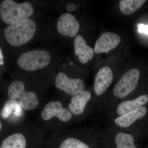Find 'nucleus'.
Returning <instances> with one entry per match:
<instances>
[{"instance_id": "2eb2a0df", "label": "nucleus", "mask_w": 148, "mask_h": 148, "mask_svg": "<svg viewBox=\"0 0 148 148\" xmlns=\"http://www.w3.org/2000/svg\"><path fill=\"white\" fill-rule=\"evenodd\" d=\"M148 103V95L144 94L136 99L122 102L118 106L116 112L119 116L123 115L135 110Z\"/></svg>"}, {"instance_id": "f8f14e48", "label": "nucleus", "mask_w": 148, "mask_h": 148, "mask_svg": "<svg viewBox=\"0 0 148 148\" xmlns=\"http://www.w3.org/2000/svg\"><path fill=\"white\" fill-rule=\"evenodd\" d=\"M91 97V94L89 91L84 90L80 91L72 96L71 103L69 104V110L76 115L82 114Z\"/></svg>"}, {"instance_id": "20e7f679", "label": "nucleus", "mask_w": 148, "mask_h": 148, "mask_svg": "<svg viewBox=\"0 0 148 148\" xmlns=\"http://www.w3.org/2000/svg\"><path fill=\"white\" fill-rule=\"evenodd\" d=\"M51 60L50 54L45 50H34L22 53L18 57V66L27 71H34L47 67Z\"/></svg>"}, {"instance_id": "7ed1b4c3", "label": "nucleus", "mask_w": 148, "mask_h": 148, "mask_svg": "<svg viewBox=\"0 0 148 148\" xmlns=\"http://www.w3.org/2000/svg\"><path fill=\"white\" fill-rule=\"evenodd\" d=\"M8 94L12 100L18 99L20 107L24 110H33L39 104L36 93L33 91H26L24 83L21 81H15L11 84Z\"/></svg>"}, {"instance_id": "a211bd4d", "label": "nucleus", "mask_w": 148, "mask_h": 148, "mask_svg": "<svg viewBox=\"0 0 148 148\" xmlns=\"http://www.w3.org/2000/svg\"><path fill=\"white\" fill-rule=\"evenodd\" d=\"M115 142L116 148H138L132 135L127 133H119L116 136Z\"/></svg>"}, {"instance_id": "39448f33", "label": "nucleus", "mask_w": 148, "mask_h": 148, "mask_svg": "<svg viewBox=\"0 0 148 148\" xmlns=\"http://www.w3.org/2000/svg\"><path fill=\"white\" fill-rule=\"evenodd\" d=\"M140 73L136 69L127 71L117 83L113 89L115 97L123 98L135 90L139 82Z\"/></svg>"}, {"instance_id": "6ab92c4d", "label": "nucleus", "mask_w": 148, "mask_h": 148, "mask_svg": "<svg viewBox=\"0 0 148 148\" xmlns=\"http://www.w3.org/2000/svg\"><path fill=\"white\" fill-rule=\"evenodd\" d=\"M16 106L14 104H8L6 105L5 107L3 110L2 115L4 118L8 117L9 115L11 113L12 111L14 109H15Z\"/></svg>"}, {"instance_id": "0eeeda50", "label": "nucleus", "mask_w": 148, "mask_h": 148, "mask_svg": "<svg viewBox=\"0 0 148 148\" xmlns=\"http://www.w3.org/2000/svg\"><path fill=\"white\" fill-rule=\"evenodd\" d=\"M42 119L49 121L56 117L61 121L66 122L71 119L73 114L69 109L63 108L59 101H51L46 105L41 113Z\"/></svg>"}, {"instance_id": "ddd939ff", "label": "nucleus", "mask_w": 148, "mask_h": 148, "mask_svg": "<svg viewBox=\"0 0 148 148\" xmlns=\"http://www.w3.org/2000/svg\"><path fill=\"white\" fill-rule=\"evenodd\" d=\"M74 49L75 53L79 56V61L82 64H86L93 58L94 50L87 45L85 40L81 35H77L75 37Z\"/></svg>"}, {"instance_id": "4be33fe9", "label": "nucleus", "mask_w": 148, "mask_h": 148, "mask_svg": "<svg viewBox=\"0 0 148 148\" xmlns=\"http://www.w3.org/2000/svg\"><path fill=\"white\" fill-rule=\"evenodd\" d=\"M3 57L2 53L0 49V64L1 65H3Z\"/></svg>"}, {"instance_id": "412c9836", "label": "nucleus", "mask_w": 148, "mask_h": 148, "mask_svg": "<svg viewBox=\"0 0 148 148\" xmlns=\"http://www.w3.org/2000/svg\"><path fill=\"white\" fill-rule=\"evenodd\" d=\"M66 9L68 11L72 12H73L76 10V6L75 4L73 3H70L66 5Z\"/></svg>"}, {"instance_id": "f257e3e1", "label": "nucleus", "mask_w": 148, "mask_h": 148, "mask_svg": "<svg viewBox=\"0 0 148 148\" xmlns=\"http://www.w3.org/2000/svg\"><path fill=\"white\" fill-rule=\"evenodd\" d=\"M36 25L30 18H26L5 29L4 34L10 45L21 46L30 41L34 36Z\"/></svg>"}, {"instance_id": "9b49d317", "label": "nucleus", "mask_w": 148, "mask_h": 148, "mask_svg": "<svg viewBox=\"0 0 148 148\" xmlns=\"http://www.w3.org/2000/svg\"><path fill=\"white\" fill-rule=\"evenodd\" d=\"M113 78V74L110 68L105 66L101 68L95 76L94 88L95 95L103 94L111 85Z\"/></svg>"}, {"instance_id": "423d86ee", "label": "nucleus", "mask_w": 148, "mask_h": 148, "mask_svg": "<svg viewBox=\"0 0 148 148\" xmlns=\"http://www.w3.org/2000/svg\"><path fill=\"white\" fill-rule=\"evenodd\" d=\"M56 87L73 96L84 90L85 83L80 79H71L62 72L58 73L56 77Z\"/></svg>"}, {"instance_id": "f3484780", "label": "nucleus", "mask_w": 148, "mask_h": 148, "mask_svg": "<svg viewBox=\"0 0 148 148\" xmlns=\"http://www.w3.org/2000/svg\"><path fill=\"white\" fill-rule=\"evenodd\" d=\"M47 148H90L80 140L73 138H66L60 143H51Z\"/></svg>"}, {"instance_id": "f03ea898", "label": "nucleus", "mask_w": 148, "mask_h": 148, "mask_svg": "<svg viewBox=\"0 0 148 148\" xmlns=\"http://www.w3.org/2000/svg\"><path fill=\"white\" fill-rule=\"evenodd\" d=\"M34 12L33 5L28 2L17 3L12 0H5L0 4L1 18L10 26L29 18Z\"/></svg>"}, {"instance_id": "4468645a", "label": "nucleus", "mask_w": 148, "mask_h": 148, "mask_svg": "<svg viewBox=\"0 0 148 148\" xmlns=\"http://www.w3.org/2000/svg\"><path fill=\"white\" fill-rule=\"evenodd\" d=\"M147 112V110L145 107H140L135 110L116 118L114 120L115 123L120 127H129L136 121L145 116Z\"/></svg>"}, {"instance_id": "aec40b11", "label": "nucleus", "mask_w": 148, "mask_h": 148, "mask_svg": "<svg viewBox=\"0 0 148 148\" xmlns=\"http://www.w3.org/2000/svg\"><path fill=\"white\" fill-rule=\"evenodd\" d=\"M138 31L140 33H144L148 35V26L143 24H139L138 25Z\"/></svg>"}, {"instance_id": "dca6fc26", "label": "nucleus", "mask_w": 148, "mask_h": 148, "mask_svg": "<svg viewBox=\"0 0 148 148\" xmlns=\"http://www.w3.org/2000/svg\"><path fill=\"white\" fill-rule=\"evenodd\" d=\"M145 0H121L119 3L121 12L125 15H131L143 5Z\"/></svg>"}, {"instance_id": "5701e85b", "label": "nucleus", "mask_w": 148, "mask_h": 148, "mask_svg": "<svg viewBox=\"0 0 148 148\" xmlns=\"http://www.w3.org/2000/svg\"><path fill=\"white\" fill-rule=\"evenodd\" d=\"M2 128V124L0 122V130H1V129Z\"/></svg>"}, {"instance_id": "1a4fd4ad", "label": "nucleus", "mask_w": 148, "mask_h": 148, "mask_svg": "<svg viewBox=\"0 0 148 148\" xmlns=\"http://www.w3.org/2000/svg\"><path fill=\"white\" fill-rule=\"evenodd\" d=\"M40 142L28 140L21 133H16L7 137L2 142L0 148H39Z\"/></svg>"}, {"instance_id": "6e6552de", "label": "nucleus", "mask_w": 148, "mask_h": 148, "mask_svg": "<svg viewBox=\"0 0 148 148\" xmlns=\"http://www.w3.org/2000/svg\"><path fill=\"white\" fill-rule=\"evenodd\" d=\"M79 27V21L71 14L64 13L58 18L57 30L63 36L71 38L76 36Z\"/></svg>"}, {"instance_id": "9d476101", "label": "nucleus", "mask_w": 148, "mask_h": 148, "mask_svg": "<svg viewBox=\"0 0 148 148\" xmlns=\"http://www.w3.org/2000/svg\"><path fill=\"white\" fill-rule=\"evenodd\" d=\"M121 41V38L119 35L111 32H106L96 41L94 52L97 54L108 52L117 47Z\"/></svg>"}]
</instances>
